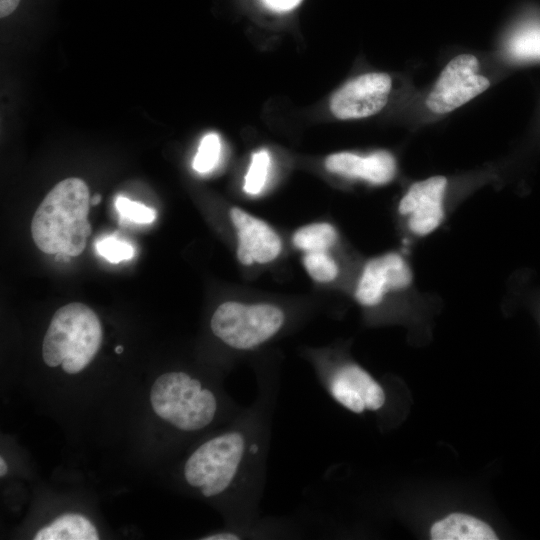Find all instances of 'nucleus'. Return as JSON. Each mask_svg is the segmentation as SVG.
<instances>
[{"label":"nucleus","mask_w":540,"mask_h":540,"mask_svg":"<svg viewBox=\"0 0 540 540\" xmlns=\"http://www.w3.org/2000/svg\"><path fill=\"white\" fill-rule=\"evenodd\" d=\"M90 194L85 181L67 178L57 183L34 213L31 234L46 254L80 255L91 234L88 221Z\"/></svg>","instance_id":"1"},{"label":"nucleus","mask_w":540,"mask_h":540,"mask_svg":"<svg viewBox=\"0 0 540 540\" xmlns=\"http://www.w3.org/2000/svg\"><path fill=\"white\" fill-rule=\"evenodd\" d=\"M101 341V323L95 312L72 302L53 315L43 340V360L49 367L61 364L66 373L76 374L93 360Z\"/></svg>","instance_id":"2"},{"label":"nucleus","mask_w":540,"mask_h":540,"mask_svg":"<svg viewBox=\"0 0 540 540\" xmlns=\"http://www.w3.org/2000/svg\"><path fill=\"white\" fill-rule=\"evenodd\" d=\"M248 448V438L240 431H229L204 442L185 463L187 483L205 497L223 493L237 477Z\"/></svg>","instance_id":"3"},{"label":"nucleus","mask_w":540,"mask_h":540,"mask_svg":"<svg viewBox=\"0 0 540 540\" xmlns=\"http://www.w3.org/2000/svg\"><path fill=\"white\" fill-rule=\"evenodd\" d=\"M284 319L282 310L271 304L247 305L228 301L214 312L211 329L228 346L248 350L273 337Z\"/></svg>","instance_id":"4"},{"label":"nucleus","mask_w":540,"mask_h":540,"mask_svg":"<svg viewBox=\"0 0 540 540\" xmlns=\"http://www.w3.org/2000/svg\"><path fill=\"white\" fill-rule=\"evenodd\" d=\"M150 393L160 395L161 403L169 409L168 422L182 431H197L208 426L217 411L214 393L184 372L162 374Z\"/></svg>","instance_id":"5"},{"label":"nucleus","mask_w":540,"mask_h":540,"mask_svg":"<svg viewBox=\"0 0 540 540\" xmlns=\"http://www.w3.org/2000/svg\"><path fill=\"white\" fill-rule=\"evenodd\" d=\"M479 62L472 54H459L444 67L425 104L434 114L449 113L490 86V81L478 74Z\"/></svg>","instance_id":"6"},{"label":"nucleus","mask_w":540,"mask_h":540,"mask_svg":"<svg viewBox=\"0 0 540 540\" xmlns=\"http://www.w3.org/2000/svg\"><path fill=\"white\" fill-rule=\"evenodd\" d=\"M445 176L436 175L414 182L401 198L398 211L407 217L410 232L424 237L436 231L444 221Z\"/></svg>","instance_id":"7"},{"label":"nucleus","mask_w":540,"mask_h":540,"mask_svg":"<svg viewBox=\"0 0 540 540\" xmlns=\"http://www.w3.org/2000/svg\"><path fill=\"white\" fill-rule=\"evenodd\" d=\"M391 87V77L386 73L360 75L334 93L330 100V110L336 118L342 120L372 116L387 104Z\"/></svg>","instance_id":"8"},{"label":"nucleus","mask_w":540,"mask_h":540,"mask_svg":"<svg viewBox=\"0 0 540 540\" xmlns=\"http://www.w3.org/2000/svg\"><path fill=\"white\" fill-rule=\"evenodd\" d=\"M412 281V269L406 259L396 252L386 253L365 264L355 297L363 306H376L388 292L405 290Z\"/></svg>","instance_id":"9"},{"label":"nucleus","mask_w":540,"mask_h":540,"mask_svg":"<svg viewBox=\"0 0 540 540\" xmlns=\"http://www.w3.org/2000/svg\"><path fill=\"white\" fill-rule=\"evenodd\" d=\"M326 386L336 402L356 414L378 410L385 403L380 384L354 363H346L334 370Z\"/></svg>","instance_id":"10"},{"label":"nucleus","mask_w":540,"mask_h":540,"mask_svg":"<svg viewBox=\"0 0 540 540\" xmlns=\"http://www.w3.org/2000/svg\"><path fill=\"white\" fill-rule=\"evenodd\" d=\"M230 218L237 229V257L242 264L267 263L279 255L281 240L266 222L237 207L230 210Z\"/></svg>","instance_id":"11"},{"label":"nucleus","mask_w":540,"mask_h":540,"mask_svg":"<svg viewBox=\"0 0 540 540\" xmlns=\"http://www.w3.org/2000/svg\"><path fill=\"white\" fill-rule=\"evenodd\" d=\"M325 166L328 171L348 178L365 180L374 185L389 183L396 174V160L385 150H378L368 155L352 152H339L327 157Z\"/></svg>","instance_id":"12"},{"label":"nucleus","mask_w":540,"mask_h":540,"mask_svg":"<svg viewBox=\"0 0 540 540\" xmlns=\"http://www.w3.org/2000/svg\"><path fill=\"white\" fill-rule=\"evenodd\" d=\"M433 540H497L493 529L482 520L463 513H452L435 522L430 530Z\"/></svg>","instance_id":"13"},{"label":"nucleus","mask_w":540,"mask_h":540,"mask_svg":"<svg viewBox=\"0 0 540 540\" xmlns=\"http://www.w3.org/2000/svg\"><path fill=\"white\" fill-rule=\"evenodd\" d=\"M35 540H98L99 534L88 518L81 514L65 513L48 526L41 528Z\"/></svg>","instance_id":"14"},{"label":"nucleus","mask_w":540,"mask_h":540,"mask_svg":"<svg viewBox=\"0 0 540 540\" xmlns=\"http://www.w3.org/2000/svg\"><path fill=\"white\" fill-rule=\"evenodd\" d=\"M506 49L515 60H540V24H528L516 30Z\"/></svg>","instance_id":"15"},{"label":"nucleus","mask_w":540,"mask_h":540,"mask_svg":"<svg viewBox=\"0 0 540 540\" xmlns=\"http://www.w3.org/2000/svg\"><path fill=\"white\" fill-rule=\"evenodd\" d=\"M337 240V232L329 223H313L298 229L293 235L294 245L306 252L326 251Z\"/></svg>","instance_id":"16"},{"label":"nucleus","mask_w":540,"mask_h":540,"mask_svg":"<svg viewBox=\"0 0 540 540\" xmlns=\"http://www.w3.org/2000/svg\"><path fill=\"white\" fill-rule=\"evenodd\" d=\"M270 165L271 156L268 150L262 149L253 153L243 185L248 195H258L262 192L268 179Z\"/></svg>","instance_id":"17"},{"label":"nucleus","mask_w":540,"mask_h":540,"mask_svg":"<svg viewBox=\"0 0 540 540\" xmlns=\"http://www.w3.org/2000/svg\"><path fill=\"white\" fill-rule=\"evenodd\" d=\"M221 140L217 133L206 134L200 141L194 156L192 167L199 174H207L213 171L221 157Z\"/></svg>","instance_id":"18"},{"label":"nucleus","mask_w":540,"mask_h":540,"mask_svg":"<svg viewBox=\"0 0 540 540\" xmlns=\"http://www.w3.org/2000/svg\"><path fill=\"white\" fill-rule=\"evenodd\" d=\"M303 264L308 274L317 282H330L338 274L336 262L326 251L306 252Z\"/></svg>","instance_id":"19"},{"label":"nucleus","mask_w":540,"mask_h":540,"mask_svg":"<svg viewBox=\"0 0 540 540\" xmlns=\"http://www.w3.org/2000/svg\"><path fill=\"white\" fill-rule=\"evenodd\" d=\"M115 208L119 213L121 222L151 224L157 217V212L153 208L121 195L115 199Z\"/></svg>","instance_id":"20"},{"label":"nucleus","mask_w":540,"mask_h":540,"mask_svg":"<svg viewBox=\"0 0 540 540\" xmlns=\"http://www.w3.org/2000/svg\"><path fill=\"white\" fill-rule=\"evenodd\" d=\"M95 248L97 253L113 264L130 260L134 257L133 246L117 237L116 234L108 235L99 239Z\"/></svg>","instance_id":"21"},{"label":"nucleus","mask_w":540,"mask_h":540,"mask_svg":"<svg viewBox=\"0 0 540 540\" xmlns=\"http://www.w3.org/2000/svg\"><path fill=\"white\" fill-rule=\"evenodd\" d=\"M265 5L271 10L285 12L296 7L301 0H263Z\"/></svg>","instance_id":"22"},{"label":"nucleus","mask_w":540,"mask_h":540,"mask_svg":"<svg viewBox=\"0 0 540 540\" xmlns=\"http://www.w3.org/2000/svg\"><path fill=\"white\" fill-rule=\"evenodd\" d=\"M20 0H0V17L10 15L18 7Z\"/></svg>","instance_id":"23"},{"label":"nucleus","mask_w":540,"mask_h":540,"mask_svg":"<svg viewBox=\"0 0 540 540\" xmlns=\"http://www.w3.org/2000/svg\"><path fill=\"white\" fill-rule=\"evenodd\" d=\"M201 539L203 540H238L240 539V537L235 533L220 532V533H215V534L205 536Z\"/></svg>","instance_id":"24"},{"label":"nucleus","mask_w":540,"mask_h":540,"mask_svg":"<svg viewBox=\"0 0 540 540\" xmlns=\"http://www.w3.org/2000/svg\"><path fill=\"white\" fill-rule=\"evenodd\" d=\"M8 467L3 457H0V476L3 477L7 474Z\"/></svg>","instance_id":"25"},{"label":"nucleus","mask_w":540,"mask_h":540,"mask_svg":"<svg viewBox=\"0 0 540 540\" xmlns=\"http://www.w3.org/2000/svg\"><path fill=\"white\" fill-rule=\"evenodd\" d=\"M101 201V195L100 194H95L92 196V198H90V203L91 205H97L99 204Z\"/></svg>","instance_id":"26"},{"label":"nucleus","mask_w":540,"mask_h":540,"mask_svg":"<svg viewBox=\"0 0 540 540\" xmlns=\"http://www.w3.org/2000/svg\"><path fill=\"white\" fill-rule=\"evenodd\" d=\"M115 352L117 354H121L123 352V346L119 345L115 348Z\"/></svg>","instance_id":"27"}]
</instances>
